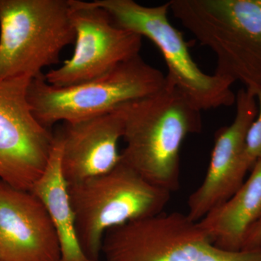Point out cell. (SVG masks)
Segmentation results:
<instances>
[{
	"mask_svg": "<svg viewBox=\"0 0 261 261\" xmlns=\"http://www.w3.org/2000/svg\"><path fill=\"white\" fill-rule=\"evenodd\" d=\"M126 146L121 161L152 185L180 186V150L187 136L202 130L201 111L166 82L159 92L118 107Z\"/></svg>",
	"mask_w": 261,
	"mask_h": 261,
	"instance_id": "cell-1",
	"label": "cell"
},
{
	"mask_svg": "<svg viewBox=\"0 0 261 261\" xmlns=\"http://www.w3.org/2000/svg\"><path fill=\"white\" fill-rule=\"evenodd\" d=\"M68 192L81 247L93 261H99L106 231L162 214L171 193L121 160L109 172L68 185Z\"/></svg>",
	"mask_w": 261,
	"mask_h": 261,
	"instance_id": "cell-3",
	"label": "cell"
},
{
	"mask_svg": "<svg viewBox=\"0 0 261 261\" xmlns=\"http://www.w3.org/2000/svg\"><path fill=\"white\" fill-rule=\"evenodd\" d=\"M101 253L105 261H261V246L240 251L220 248L198 221L178 212L111 228Z\"/></svg>",
	"mask_w": 261,
	"mask_h": 261,
	"instance_id": "cell-7",
	"label": "cell"
},
{
	"mask_svg": "<svg viewBox=\"0 0 261 261\" xmlns=\"http://www.w3.org/2000/svg\"><path fill=\"white\" fill-rule=\"evenodd\" d=\"M259 246H261V219L253 225L247 232L244 243L243 250H250Z\"/></svg>",
	"mask_w": 261,
	"mask_h": 261,
	"instance_id": "cell-16",
	"label": "cell"
},
{
	"mask_svg": "<svg viewBox=\"0 0 261 261\" xmlns=\"http://www.w3.org/2000/svg\"><path fill=\"white\" fill-rule=\"evenodd\" d=\"M166 84V75L139 55L102 76L69 87L51 85L43 74L31 81L27 96L35 118L49 128L58 122L72 123L111 112L155 94Z\"/></svg>",
	"mask_w": 261,
	"mask_h": 261,
	"instance_id": "cell-4",
	"label": "cell"
},
{
	"mask_svg": "<svg viewBox=\"0 0 261 261\" xmlns=\"http://www.w3.org/2000/svg\"><path fill=\"white\" fill-rule=\"evenodd\" d=\"M32 80L0 82V180L23 191H30L44 173L55 140L29 105Z\"/></svg>",
	"mask_w": 261,
	"mask_h": 261,
	"instance_id": "cell-9",
	"label": "cell"
},
{
	"mask_svg": "<svg viewBox=\"0 0 261 261\" xmlns=\"http://www.w3.org/2000/svg\"><path fill=\"white\" fill-rule=\"evenodd\" d=\"M61 142L58 133L47 167L30 191L47 209L61 248L59 261H93L84 253L80 243L68 185L61 172Z\"/></svg>",
	"mask_w": 261,
	"mask_h": 261,
	"instance_id": "cell-14",
	"label": "cell"
},
{
	"mask_svg": "<svg viewBox=\"0 0 261 261\" xmlns=\"http://www.w3.org/2000/svg\"><path fill=\"white\" fill-rule=\"evenodd\" d=\"M124 132L119 108L82 121L65 123L58 130L61 168L67 185L109 172L121 162L118 142Z\"/></svg>",
	"mask_w": 261,
	"mask_h": 261,
	"instance_id": "cell-12",
	"label": "cell"
},
{
	"mask_svg": "<svg viewBox=\"0 0 261 261\" xmlns=\"http://www.w3.org/2000/svg\"><path fill=\"white\" fill-rule=\"evenodd\" d=\"M257 103V113L251 126L249 128L245 143V158L250 169L261 158V89L255 92Z\"/></svg>",
	"mask_w": 261,
	"mask_h": 261,
	"instance_id": "cell-15",
	"label": "cell"
},
{
	"mask_svg": "<svg viewBox=\"0 0 261 261\" xmlns=\"http://www.w3.org/2000/svg\"><path fill=\"white\" fill-rule=\"evenodd\" d=\"M61 248L45 206L0 180V261H59Z\"/></svg>",
	"mask_w": 261,
	"mask_h": 261,
	"instance_id": "cell-11",
	"label": "cell"
},
{
	"mask_svg": "<svg viewBox=\"0 0 261 261\" xmlns=\"http://www.w3.org/2000/svg\"><path fill=\"white\" fill-rule=\"evenodd\" d=\"M75 39L69 0H0V82L40 76Z\"/></svg>",
	"mask_w": 261,
	"mask_h": 261,
	"instance_id": "cell-5",
	"label": "cell"
},
{
	"mask_svg": "<svg viewBox=\"0 0 261 261\" xmlns=\"http://www.w3.org/2000/svg\"><path fill=\"white\" fill-rule=\"evenodd\" d=\"M69 2L75 32L74 51L61 67L44 74L48 84L63 87L84 83L140 55V35L118 27L93 2Z\"/></svg>",
	"mask_w": 261,
	"mask_h": 261,
	"instance_id": "cell-8",
	"label": "cell"
},
{
	"mask_svg": "<svg viewBox=\"0 0 261 261\" xmlns=\"http://www.w3.org/2000/svg\"><path fill=\"white\" fill-rule=\"evenodd\" d=\"M260 219L261 158L238 192L198 223L215 245L228 251H240L249 230Z\"/></svg>",
	"mask_w": 261,
	"mask_h": 261,
	"instance_id": "cell-13",
	"label": "cell"
},
{
	"mask_svg": "<svg viewBox=\"0 0 261 261\" xmlns=\"http://www.w3.org/2000/svg\"><path fill=\"white\" fill-rule=\"evenodd\" d=\"M121 28L147 37L166 62V82L179 91L199 111L228 107L236 102L233 82L204 73L192 59L181 33L168 19L169 3L147 7L134 0H94Z\"/></svg>",
	"mask_w": 261,
	"mask_h": 261,
	"instance_id": "cell-6",
	"label": "cell"
},
{
	"mask_svg": "<svg viewBox=\"0 0 261 261\" xmlns=\"http://www.w3.org/2000/svg\"><path fill=\"white\" fill-rule=\"evenodd\" d=\"M170 12L214 51L215 73L261 89V0H171Z\"/></svg>",
	"mask_w": 261,
	"mask_h": 261,
	"instance_id": "cell-2",
	"label": "cell"
},
{
	"mask_svg": "<svg viewBox=\"0 0 261 261\" xmlns=\"http://www.w3.org/2000/svg\"><path fill=\"white\" fill-rule=\"evenodd\" d=\"M236 115L232 123L218 130L205 179L189 197L187 216L200 221L224 203L241 187L249 171L245 143L249 128L257 113L255 94L242 88L236 95Z\"/></svg>",
	"mask_w": 261,
	"mask_h": 261,
	"instance_id": "cell-10",
	"label": "cell"
}]
</instances>
